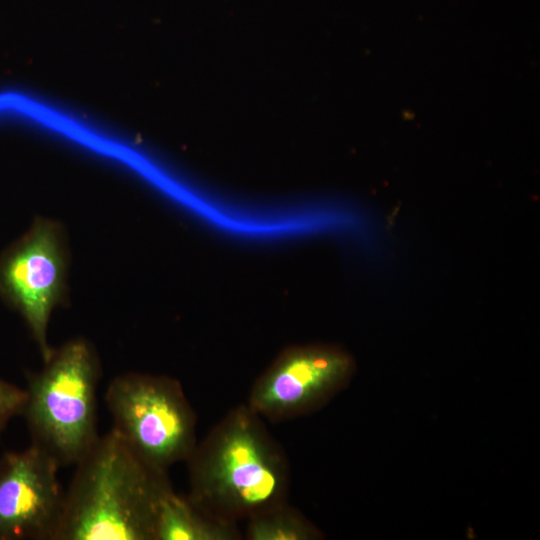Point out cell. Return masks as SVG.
Wrapping results in <instances>:
<instances>
[{
	"label": "cell",
	"mask_w": 540,
	"mask_h": 540,
	"mask_svg": "<svg viewBox=\"0 0 540 540\" xmlns=\"http://www.w3.org/2000/svg\"><path fill=\"white\" fill-rule=\"evenodd\" d=\"M60 466L34 444L0 456V540H56L65 490Z\"/></svg>",
	"instance_id": "7"
},
{
	"label": "cell",
	"mask_w": 540,
	"mask_h": 540,
	"mask_svg": "<svg viewBox=\"0 0 540 540\" xmlns=\"http://www.w3.org/2000/svg\"><path fill=\"white\" fill-rule=\"evenodd\" d=\"M114 430L152 469L168 473L194 450L196 415L181 383L169 376L128 372L105 392Z\"/></svg>",
	"instance_id": "4"
},
{
	"label": "cell",
	"mask_w": 540,
	"mask_h": 540,
	"mask_svg": "<svg viewBox=\"0 0 540 540\" xmlns=\"http://www.w3.org/2000/svg\"><path fill=\"white\" fill-rule=\"evenodd\" d=\"M189 500L208 516L237 525L287 501L289 468L262 418L247 404L229 411L186 460Z\"/></svg>",
	"instance_id": "1"
},
{
	"label": "cell",
	"mask_w": 540,
	"mask_h": 540,
	"mask_svg": "<svg viewBox=\"0 0 540 540\" xmlns=\"http://www.w3.org/2000/svg\"><path fill=\"white\" fill-rule=\"evenodd\" d=\"M69 264L67 232L46 217H37L0 256V297L21 315L43 360L53 350L51 314L68 302Z\"/></svg>",
	"instance_id": "5"
},
{
	"label": "cell",
	"mask_w": 540,
	"mask_h": 540,
	"mask_svg": "<svg viewBox=\"0 0 540 540\" xmlns=\"http://www.w3.org/2000/svg\"><path fill=\"white\" fill-rule=\"evenodd\" d=\"M43 367L27 374L22 415L31 443L60 466L75 465L100 436L97 388L101 364L82 337L53 348Z\"/></svg>",
	"instance_id": "3"
},
{
	"label": "cell",
	"mask_w": 540,
	"mask_h": 540,
	"mask_svg": "<svg viewBox=\"0 0 540 540\" xmlns=\"http://www.w3.org/2000/svg\"><path fill=\"white\" fill-rule=\"evenodd\" d=\"M25 401V388L0 378V432L10 420L22 415Z\"/></svg>",
	"instance_id": "10"
},
{
	"label": "cell",
	"mask_w": 540,
	"mask_h": 540,
	"mask_svg": "<svg viewBox=\"0 0 540 540\" xmlns=\"http://www.w3.org/2000/svg\"><path fill=\"white\" fill-rule=\"evenodd\" d=\"M354 360L329 345L285 348L257 378L248 407L261 418L283 421L312 411L349 381Z\"/></svg>",
	"instance_id": "6"
},
{
	"label": "cell",
	"mask_w": 540,
	"mask_h": 540,
	"mask_svg": "<svg viewBox=\"0 0 540 540\" xmlns=\"http://www.w3.org/2000/svg\"><path fill=\"white\" fill-rule=\"evenodd\" d=\"M320 531L287 501L247 519V540H315Z\"/></svg>",
	"instance_id": "9"
},
{
	"label": "cell",
	"mask_w": 540,
	"mask_h": 540,
	"mask_svg": "<svg viewBox=\"0 0 540 540\" xmlns=\"http://www.w3.org/2000/svg\"><path fill=\"white\" fill-rule=\"evenodd\" d=\"M75 466L56 540H153L168 473L149 467L112 429Z\"/></svg>",
	"instance_id": "2"
},
{
	"label": "cell",
	"mask_w": 540,
	"mask_h": 540,
	"mask_svg": "<svg viewBox=\"0 0 540 540\" xmlns=\"http://www.w3.org/2000/svg\"><path fill=\"white\" fill-rule=\"evenodd\" d=\"M237 525L216 520L197 508L187 496L177 494L172 486L159 497L156 507L153 540H238Z\"/></svg>",
	"instance_id": "8"
}]
</instances>
